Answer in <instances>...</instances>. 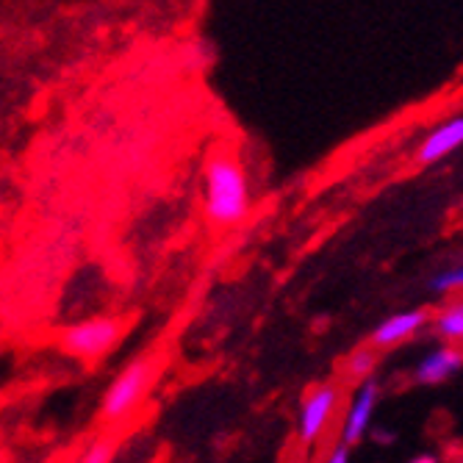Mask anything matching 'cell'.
I'll return each instance as SVG.
<instances>
[{
  "label": "cell",
  "mask_w": 463,
  "mask_h": 463,
  "mask_svg": "<svg viewBox=\"0 0 463 463\" xmlns=\"http://www.w3.org/2000/svg\"><path fill=\"white\" fill-rule=\"evenodd\" d=\"M250 212L244 164L233 145L220 142L205 158V220L214 228L239 225Z\"/></svg>",
  "instance_id": "6da1fadb"
},
{
  "label": "cell",
  "mask_w": 463,
  "mask_h": 463,
  "mask_svg": "<svg viewBox=\"0 0 463 463\" xmlns=\"http://www.w3.org/2000/svg\"><path fill=\"white\" fill-rule=\"evenodd\" d=\"M158 377V358H137L125 366L117 381L109 386L103 402H100V422L103 425H119L122 419H128L139 402L145 400V394L150 392V386Z\"/></svg>",
  "instance_id": "7a4b0ae2"
},
{
  "label": "cell",
  "mask_w": 463,
  "mask_h": 463,
  "mask_svg": "<svg viewBox=\"0 0 463 463\" xmlns=\"http://www.w3.org/2000/svg\"><path fill=\"white\" fill-rule=\"evenodd\" d=\"M125 333H128L125 319H117V317L83 319L59 333V350L83 364H95L106 358L122 342Z\"/></svg>",
  "instance_id": "3957f363"
},
{
  "label": "cell",
  "mask_w": 463,
  "mask_h": 463,
  "mask_svg": "<svg viewBox=\"0 0 463 463\" xmlns=\"http://www.w3.org/2000/svg\"><path fill=\"white\" fill-rule=\"evenodd\" d=\"M339 400H342V389L335 383H322L308 392L300 408V428H298L300 444L311 447L322 439L327 422L333 419L335 408H339Z\"/></svg>",
  "instance_id": "277c9868"
},
{
  "label": "cell",
  "mask_w": 463,
  "mask_h": 463,
  "mask_svg": "<svg viewBox=\"0 0 463 463\" xmlns=\"http://www.w3.org/2000/svg\"><path fill=\"white\" fill-rule=\"evenodd\" d=\"M430 322V314L428 311H408V314H394L389 317L386 322H381L374 327L369 345L377 347V350H386V347H394V345H402L408 342L411 335H416L425 325Z\"/></svg>",
  "instance_id": "5b68a950"
},
{
  "label": "cell",
  "mask_w": 463,
  "mask_h": 463,
  "mask_svg": "<svg viewBox=\"0 0 463 463\" xmlns=\"http://www.w3.org/2000/svg\"><path fill=\"white\" fill-rule=\"evenodd\" d=\"M374 405H377V383L369 381L358 389L355 400L350 402L347 408V416H345V428H342V444L353 447L364 439L369 422H372V413H374Z\"/></svg>",
  "instance_id": "8992f818"
},
{
  "label": "cell",
  "mask_w": 463,
  "mask_h": 463,
  "mask_svg": "<svg viewBox=\"0 0 463 463\" xmlns=\"http://www.w3.org/2000/svg\"><path fill=\"white\" fill-rule=\"evenodd\" d=\"M463 145V117L449 119L422 142V147L416 150V161L419 164H436L441 158H447L452 150H458Z\"/></svg>",
  "instance_id": "52a82bcc"
},
{
  "label": "cell",
  "mask_w": 463,
  "mask_h": 463,
  "mask_svg": "<svg viewBox=\"0 0 463 463\" xmlns=\"http://www.w3.org/2000/svg\"><path fill=\"white\" fill-rule=\"evenodd\" d=\"M463 366V350L458 347H439L436 353H430L428 358H422V364L416 366V381L425 386H439Z\"/></svg>",
  "instance_id": "ba28073f"
},
{
  "label": "cell",
  "mask_w": 463,
  "mask_h": 463,
  "mask_svg": "<svg viewBox=\"0 0 463 463\" xmlns=\"http://www.w3.org/2000/svg\"><path fill=\"white\" fill-rule=\"evenodd\" d=\"M377 361H381V350L372 347V345H361L355 350H350V355L342 361V381L347 383H369L374 381V369H377Z\"/></svg>",
  "instance_id": "9c48e42d"
},
{
  "label": "cell",
  "mask_w": 463,
  "mask_h": 463,
  "mask_svg": "<svg viewBox=\"0 0 463 463\" xmlns=\"http://www.w3.org/2000/svg\"><path fill=\"white\" fill-rule=\"evenodd\" d=\"M433 330L449 347L463 342V298L449 300L433 314Z\"/></svg>",
  "instance_id": "30bf717a"
},
{
  "label": "cell",
  "mask_w": 463,
  "mask_h": 463,
  "mask_svg": "<svg viewBox=\"0 0 463 463\" xmlns=\"http://www.w3.org/2000/svg\"><path fill=\"white\" fill-rule=\"evenodd\" d=\"M117 447H119V439L114 433H103L87 449H83V455L75 463H111Z\"/></svg>",
  "instance_id": "8fae6325"
},
{
  "label": "cell",
  "mask_w": 463,
  "mask_h": 463,
  "mask_svg": "<svg viewBox=\"0 0 463 463\" xmlns=\"http://www.w3.org/2000/svg\"><path fill=\"white\" fill-rule=\"evenodd\" d=\"M433 288L436 291H460L463 288V267H452L444 269L433 278Z\"/></svg>",
  "instance_id": "7c38bea8"
},
{
  "label": "cell",
  "mask_w": 463,
  "mask_h": 463,
  "mask_svg": "<svg viewBox=\"0 0 463 463\" xmlns=\"http://www.w3.org/2000/svg\"><path fill=\"white\" fill-rule=\"evenodd\" d=\"M350 460V447L347 444H335L333 452L325 458V463H347Z\"/></svg>",
  "instance_id": "4fadbf2b"
},
{
  "label": "cell",
  "mask_w": 463,
  "mask_h": 463,
  "mask_svg": "<svg viewBox=\"0 0 463 463\" xmlns=\"http://www.w3.org/2000/svg\"><path fill=\"white\" fill-rule=\"evenodd\" d=\"M411 463H439V458H436V455H419V458H413Z\"/></svg>",
  "instance_id": "5bb4252c"
},
{
  "label": "cell",
  "mask_w": 463,
  "mask_h": 463,
  "mask_svg": "<svg viewBox=\"0 0 463 463\" xmlns=\"http://www.w3.org/2000/svg\"><path fill=\"white\" fill-rule=\"evenodd\" d=\"M294 463H311L308 458H298V460H294Z\"/></svg>",
  "instance_id": "9a60e30c"
},
{
  "label": "cell",
  "mask_w": 463,
  "mask_h": 463,
  "mask_svg": "<svg viewBox=\"0 0 463 463\" xmlns=\"http://www.w3.org/2000/svg\"><path fill=\"white\" fill-rule=\"evenodd\" d=\"M458 463H463V455H460V458H458Z\"/></svg>",
  "instance_id": "2e32d148"
}]
</instances>
